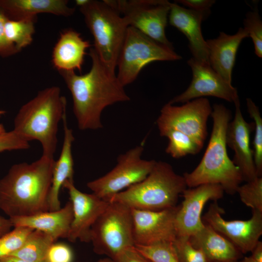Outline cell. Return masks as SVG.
Wrapping results in <instances>:
<instances>
[{
  "label": "cell",
  "instance_id": "obj_1",
  "mask_svg": "<svg viewBox=\"0 0 262 262\" xmlns=\"http://www.w3.org/2000/svg\"><path fill=\"white\" fill-rule=\"evenodd\" d=\"M90 70L83 75L59 71L71 93L73 110L82 131L102 127L101 115L107 106L130 100L115 74L102 64L94 48L90 49Z\"/></svg>",
  "mask_w": 262,
  "mask_h": 262
},
{
  "label": "cell",
  "instance_id": "obj_31",
  "mask_svg": "<svg viewBox=\"0 0 262 262\" xmlns=\"http://www.w3.org/2000/svg\"><path fill=\"white\" fill-rule=\"evenodd\" d=\"M33 230L24 227H14L0 237V258L11 255L19 249Z\"/></svg>",
  "mask_w": 262,
  "mask_h": 262
},
{
  "label": "cell",
  "instance_id": "obj_9",
  "mask_svg": "<svg viewBox=\"0 0 262 262\" xmlns=\"http://www.w3.org/2000/svg\"><path fill=\"white\" fill-rule=\"evenodd\" d=\"M143 145L136 146L119 155L115 167L105 175L89 181L92 193L106 201L113 195L144 180L156 161L142 159Z\"/></svg>",
  "mask_w": 262,
  "mask_h": 262
},
{
  "label": "cell",
  "instance_id": "obj_19",
  "mask_svg": "<svg viewBox=\"0 0 262 262\" xmlns=\"http://www.w3.org/2000/svg\"><path fill=\"white\" fill-rule=\"evenodd\" d=\"M247 37L246 30L240 28L233 35L220 32L216 38L206 41L210 66L229 83H231V74L238 49L242 41Z\"/></svg>",
  "mask_w": 262,
  "mask_h": 262
},
{
  "label": "cell",
  "instance_id": "obj_33",
  "mask_svg": "<svg viewBox=\"0 0 262 262\" xmlns=\"http://www.w3.org/2000/svg\"><path fill=\"white\" fill-rule=\"evenodd\" d=\"M244 29L253 42L255 54L262 57V22L256 6L254 10L246 15L244 20Z\"/></svg>",
  "mask_w": 262,
  "mask_h": 262
},
{
  "label": "cell",
  "instance_id": "obj_14",
  "mask_svg": "<svg viewBox=\"0 0 262 262\" xmlns=\"http://www.w3.org/2000/svg\"><path fill=\"white\" fill-rule=\"evenodd\" d=\"M179 207L159 211L131 208L134 245L173 242L177 237L175 218Z\"/></svg>",
  "mask_w": 262,
  "mask_h": 262
},
{
  "label": "cell",
  "instance_id": "obj_17",
  "mask_svg": "<svg viewBox=\"0 0 262 262\" xmlns=\"http://www.w3.org/2000/svg\"><path fill=\"white\" fill-rule=\"evenodd\" d=\"M233 102L235 115L233 120L229 122L228 126L226 144L234 152L232 161L239 168L243 181L248 182L258 177L253 150L250 147V134L255 129V124L254 122L248 123L244 119L239 98Z\"/></svg>",
  "mask_w": 262,
  "mask_h": 262
},
{
  "label": "cell",
  "instance_id": "obj_42",
  "mask_svg": "<svg viewBox=\"0 0 262 262\" xmlns=\"http://www.w3.org/2000/svg\"><path fill=\"white\" fill-rule=\"evenodd\" d=\"M88 1V0H76L75 3L77 6L80 7L85 4Z\"/></svg>",
  "mask_w": 262,
  "mask_h": 262
},
{
  "label": "cell",
  "instance_id": "obj_37",
  "mask_svg": "<svg viewBox=\"0 0 262 262\" xmlns=\"http://www.w3.org/2000/svg\"><path fill=\"white\" fill-rule=\"evenodd\" d=\"M113 260L115 262H151L140 253L134 246L123 250Z\"/></svg>",
  "mask_w": 262,
  "mask_h": 262
},
{
  "label": "cell",
  "instance_id": "obj_6",
  "mask_svg": "<svg viewBox=\"0 0 262 262\" xmlns=\"http://www.w3.org/2000/svg\"><path fill=\"white\" fill-rule=\"evenodd\" d=\"M94 39V48L104 66L115 74L127 28L126 20L105 1L88 0L79 7Z\"/></svg>",
  "mask_w": 262,
  "mask_h": 262
},
{
  "label": "cell",
  "instance_id": "obj_34",
  "mask_svg": "<svg viewBox=\"0 0 262 262\" xmlns=\"http://www.w3.org/2000/svg\"><path fill=\"white\" fill-rule=\"evenodd\" d=\"M27 141L13 130L0 135V152L14 150H23L30 147Z\"/></svg>",
  "mask_w": 262,
  "mask_h": 262
},
{
  "label": "cell",
  "instance_id": "obj_3",
  "mask_svg": "<svg viewBox=\"0 0 262 262\" xmlns=\"http://www.w3.org/2000/svg\"><path fill=\"white\" fill-rule=\"evenodd\" d=\"M211 115L213 128L204 154L195 169L184 173L183 176L189 188L205 184H219L224 192L233 195L243 179L239 168L227 152L226 132L231 113L223 105L215 104Z\"/></svg>",
  "mask_w": 262,
  "mask_h": 262
},
{
  "label": "cell",
  "instance_id": "obj_29",
  "mask_svg": "<svg viewBox=\"0 0 262 262\" xmlns=\"http://www.w3.org/2000/svg\"><path fill=\"white\" fill-rule=\"evenodd\" d=\"M135 248L151 262H179L173 242L148 246L134 245Z\"/></svg>",
  "mask_w": 262,
  "mask_h": 262
},
{
  "label": "cell",
  "instance_id": "obj_26",
  "mask_svg": "<svg viewBox=\"0 0 262 262\" xmlns=\"http://www.w3.org/2000/svg\"><path fill=\"white\" fill-rule=\"evenodd\" d=\"M160 134L168 138L169 142L165 152L173 158L195 155L203 147L190 136L175 130H167L160 132Z\"/></svg>",
  "mask_w": 262,
  "mask_h": 262
},
{
  "label": "cell",
  "instance_id": "obj_4",
  "mask_svg": "<svg viewBox=\"0 0 262 262\" xmlns=\"http://www.w3.org/2000/svg\"><path fill=\"white\" fill-rule=\"evenodd\" d=\"M66 111V100L60 87H47L21 106L15 117L13 130L28 142L37 140L42 155L54 158L58 124Z\"/></svg>",
  "mask_w": 262,
  "mask_h": 262
},
{
  "label": "cell",
  "instance_id": "obj_20",
  "mask_svg": "<svg viewBox=\"0 0 262 262\" xmlns=\"http://www.w3.org/2000/svg\"><path fill=\"white\" fill-rule=\"evenodd\" d=\"M72 205L69 200L65 206L53 211H46L33 215L10 218L13 228L24 227L48 234L55 240L67 238L73 220Z\"/></svg>",
  "mask_w": 262,
  "mask_h": 262
},
{
  "label": "cell",
  "instance_id": "obj_11",
  "mask_svg": "<svg viewBox=\"0 0 262 262\" xmlns=\"http://www.w3.org/2000/svg\"><path fill=\"white\" fill-rule=\"evenodd\" d=\"M212 112L210 101L205 98L193 99L180 106L168 102L162 107L157 125L160 132L170 129L180 131L203 147Z\"/></svg>",
  "mask_w": 262,
  "mask_h": 262
},
{
  "label": "cell",
  "instance_id": "obj_22",
  "mask_svg": "<svg viewBox=\"0 0 262 262\" xmlns=\"http://www.w3.org/2000/svg\"><path fill=\"white\" fill-rule=\"evenodd\" d=\"M68 3L66 0H0V9L10 19L35 20L37 15L42 13L72 15L75 9Z\"/></svg>",
  "mask_w": 262,
  "mask_h": 262
},
{
  "label": "cell",
  "instance_id": "obj_24",
  "mask_svg": "<svg viewBox=\"0 0 262 262\" xmlns=\"http://www.w3.org/2000/svg\"><path fill=\"white\" fill-rule=\"evenodd\" d=\"M198 232L189 238L191 244L202 250L213 262L239 261L243 254L227 238L204 224Z\"/></svg>",
  "mask_w": 262,
  "mask_h": 262
},
{
  "label": "cell",
  "instance_id": "obj_27",
  "mask_svg": "<svg viewBox=\"0 0 262 262\" xmlns=\"http://www.w3.org/2000/svg\"><path fill=\"white\" fill-rule=\"evenodd\" d=\"M31 19L12 20L8 19L5 25V33L7 41L18 51L31 44L34 33V22Z\"/></svg>",
  "mask_w": 262,
  "mask_h": 262
},
{
  "label": "cell",
  "instance_id": "obj_5",
  "mask_svg": "<svg viewBox=\"0 0 262 262\" xmlns=\"http://www.w3.org/2000/svg\"><path fill=\"white\" fill-rule=\"evenodd\" d=\"M187 187L183 176L177 174L170 164L156 161L144 180L113 195L107 201L133 209L162 210L176 206L180 195Z\"/></svg>",
  "mask_w": 262,
  "mask_h": 262
},
{
  "label": "cell",
  "instance_id": "obj_30",
  "mask_svg": "<svg viewBox=\"0 0 262 262\" xmlns=\"http://www.w3.org/2000/svg\"><path fill=\"white\" fill-rule=\"evenodd\" d=\"M242 202L252 210L262 212V177L240 185L236 191Z\"/></svg>",
  "mask_w": 262,
  "mask_h": 262
},
{
  "label": "cell",
  "instance_id": "obj_13",
  "mask_svg": "<svg viewBox=\"0 0 262 262\" xmlns=\"http://www.w3.org/2000/svg\"><path fill=\"white\" fill-rule=\"evenodd\" d=\"M224 190L219 184H205L186 188L182 193L183 200L179 205L175 218L177 237L189 238L204 226L202 213L210 200L222 198Z\"/></svg>",
  "mask_w": 262,
  "mask_h": 262
},
{
  "label": "cell",
  "instance_id": "obj_47",
  "mask_svg": "<svg viewBox=\"0 0 262 262\" xmlns=\"http://www.w3.org/2000/svg\"><path fill=\"white\" fill-rule=\"evenodd\" d=\"M5 112L3 110H0V116L4 114Z\"/></svg>",
  "mask_w": 262,
  "mask_h": 262
},
{
  "label": "cell",
  "instance_id": "obj_18",
  "mask_svg": "<svg viewBox=\"0 0 262 262\" xmlns=\"http://www.w3.org/2000/svg\"><path fill=\"white\" fill-rule=\"evenodd\" d=\"M168 17L170 24L187 38L192 58L198 61L209 63L207 46L201 29V22L207 16L186 9L174 2L171 3Z\"/></svg>",
  "mask_w": 262,
  "mask_h": 262
},
{
  "label": "cell",
  "instance_id": "obj_36",
  "mask_svg": "<svg viewBox=\"0 0 262 262\" xmlns=\"http://www.w3.org/2000/svg\"><path fill=\"white\" fill-rule=\"evenodd\" d=\"M8 19L4 12L0 9V54L7 56L18 51L7 41L5 33V25Z\"/></svg>",
  "mask_w": 262,
  "mask_h": 262
},
{
  "label": "cell",
  "instance_id": "obj_7",
  "mask_svg": "<svg viewBox=\"0 0 262 262\" xmlns=\"http://www.w3.org/2000/svg\"><path fill=\"white\" fill-rule=\"evenodd\" d=\"M90 242L95 253L112 260L133 246L131 209L119 202H109L91 228Z\"/></svg>",
  "mask_w": 262,
  "mask_h": 262
},
{
  "label": "cell",
  "instance_id": "obj_25",
  "mask_svg": "<svg viewBox=\"0 0 262 262\" xmlns=\"http://www.w3.org/2000/svg\"><path fill=\"white\" fill-rule=\"evenodd\" d=\"M50 235L39 230H33L21 247L11 255L27 262H46L50 246L55 242Z\"/></svg>",
  "mask_w": 262,
  "mask_h": 262
},
{
  "label": "cell",
  "instance_id": "obj_16",
  "mask_svg": "<svg viewBox=\"0 0 262 262\" xmlns=\"http://www.w3.org/2000/svg\"><path fill=\"white\" fill-rule=\"evenodd\" d=\"M63 188L67 190L73 208V217L67 239L71 242L77 240L90 242L91 228L104 211L109 202L93 193L78 190L74 181L66 180Z\"/></svg>",
  "mask_w": 262,
  "mask_h": 262
},
{
  "label": "cell",
  "instance_id": "obj_21",
  "mask_svg": "<svg viewBox=\"0 0 262 262\" xmlns=\"http://www.w3.org/2000/svg\"><path fill=\"white\" fill-rule=\"evenodd\" d=\"M78 32L66 29L61 33L52 54V62L59 71H81L86 50L90 47Z\"/></svg>",
  "mask_w": 262,
  "mask_h": 262
},
{
  "label": "cell",
  "instance_id": "obj_43",
  "mask_svg": "<svg viewBox=\"0 0 262 262\" xmlns=\"http://www.w3.org/2000/svg\"><path fill=\"white\" fill-rule=\"evenodd\" d=\"M238 262H255L250 256L245 257Z\"/></svg>",
  "mask_w": 262,
  "mask_h": 262
},
{
  "label": "cell",
  "instance_id": "obj_2",
  "mask_svg": "<svg viewBox=\"0 0 262 262\" xmlns=\"http://www.w3.org/2000/svg\"><path fill=\"white\" fill-rule=\"evenodd\" d=\"M55 162L42 155L30 164L12 165L0 180V210L9 218L48 211Z\"/></svg>",
  "mask_w": 262,
  "mask_h": 262
},
{
  "label": "cell",
  "instance_id": "obj_38",
  "mask_svg": "<svg viewBox=\"0 0 262 262\" xmlns=\"http://www.w3.org/2000/svg\"><path fill=\"white\" fill-rule=\"evenodd\" d=\"M175 1L176 3L189 7L191 10L203 13L207 16L210 14V8L215 3L213 0H179Z\"/></svg>",
  "mask_w": 262,
  "mask_h": 262
},
{
  "label": "cell",
  "instance_id": "obj_41",
  "mask_svg": "<svg viewBox=\"0 0 262 262\" xmlns=\"http://www.w3.org/2000/svg\"><path fill=\"white\" fill-rule=\"evenodd\" d=\"M0 262H27L24 260L13 255L0 258Z\"/></svg>",
  "mask_w": 262,
  "mask_h": 262
},
{
  "label": "cell",
  "instance_id": "obj_39",
  "mask_svg": "<svg viewBox=\"0 0 262 262\" xmlns=\"http://www.w3.org/2000/svg\"><path fill=\"white\" fill-rule=\"evenodd\" d=\"M13 227L10 218H6L0 215V237L7 233Z\"/></svg>",
  "mask_w": 262,
  "mask_h": 262
},
{
  "label": "cell",
  "instance_id": "obj_40",
  "mask_svg": "<svg viewBox=\"0 0 262 262\" xmlns=\"http://www.w3.org/2000/svg\"><path fill=\"white\" fill-rule=\"evenodd\" d=\"M250 252L255 262H262V242L259 241Z\"/></svg>",
  "mask_w": 262,
  "mask_h": 262
},
{
  "label": "cell",
  "instance_id": "obj_46",
  "mask_svg": "<svg viewBox=\"0 0 262 262\" xmlns=\"http://www.w3.org/2000/svg\"><path fill=\"white\" fill-rule=\"evenodd\" d=\"M238 261H216L213 262H238Z\"/></svg>",
  "mask_w": 262,
  "mask_h": 262
},
{
  "label": "cell",
  "instance_id": "obj_32",
  "mask_svg": "<svg viewBox=\"0 0 262 262\" xmlns=\"http://www.w3.org/2000/svg\"><path fill=\"white\" fill-rule=\"evenodd\" d=\"M173 244L179 262H213L202 250L191 244L189 238L177 237Z\"/></svg>",
  "mask_w": 262,
  "mask_h": 262
},
{
  "label": "cell",
  "instance_id": "obj_23",
  "mask_svg": "<svg viewBox=\"0 0 262 262\" xmlns=\"http://www.w3.org/2000/svg\"><path fill=\"white\" fill-rule=\"evenodd\" d=\"M62 121L64 129V140L60 156L55 161L53 170L48 200L49 211L58 210L61 208L59 199L60 190L66 180H73L74 161L72 146L75 138L72 130L68 126L66 111L64 113Z\"/></svg>",
  "mask_w": 262,
  "mask_h": 262
},
{
  "label": "cell",
  "instance_id": "obj_44",
  "mask_svg": "<svg viewBox=\"0 0 262 262\" xmlns=\"http://www.w3.org/2000/svg\"><path fill=\"white\" fill-rule=\"evenodd\" d=\"M94 262H115L113 260L107 257V258L99 259L98 261Z\"/></svg>",
  "mask_w": 262,
  "mask_h": 262
},
{
  "label": "cell",
  "instance_id": "obj_8",
  "mask_svg": "<svg viewBox=\"0 0 262 262\" xmlns=\"http://www.w3.org/2000/svg\"><path fill=\"white\" fill-rule=\"evenodd\" d=\"M181 59L174 48L163 45L129 26L118 56L116 76L124 87L135 80L141 70L152 62Z\"/></svg>",
  "mask_w": 262,
  "mask_h": 262
},
{
  "label": "cell",
  "instance_id": "obj_10",
  "mask_svg": "<svg viewBox=\"0 0 262 262\" xmlns=\"http://www.w3.org/2000/svg\"><path fill=\"white\" fill-rule=\"evenodd\" d=\"M132 27L154 40L171 48L165 29L171 2L165 0H105Z\"/></svg>",
  "mask_w": 262,
  "mask_h": 262
},
{
  "label": "cell",
  "instance_id": "obj_12",
  "mask_svg": "<svg viewBox=\"0 0 262 262\" xmlns=\"http://www.w3.org/2000/svg\"><path fill=\"white\" fill-rule=\"evenodd\" d=\"M224 213L223 209L214 201L202 220L229 240L243 254L251 252L262 235V212L252 210L250 218L246 220H227L222 217Z\"/></svg>",
  "mask_w": 262,
  "mask_h": 262
},
{
  "label": "cell",
  "instance_id": "obj_35",
  "mask_svg": "<svg viewBox=\"0 0 262 262\" xmlns=\"http://www.w3.org/2000/svg\"><path fill=\"white\" fill-rule=\"evenodd\" d=\"M73 253L71 248L63 243H53L49 247L46 262H72Z\"/></svg>",
  "mask_w": 262,
  "mask_h": 262
},
{
  "label": "cell",
  "instance_id": "obj_45",
  "mask_svg": "<svg viewBox=\"0 0 262 262\" xmlns=\"http://www.w3.org/2000/svg\"><path fill=\"white\" fill-rule=\"evenodd\" d=\"M5 131H6L4 128L2 124H0V135Z\"/></svg>",
  "mask_w": 262,
  "mask_h": 262
},
{
  "label": "cell",
  "instance_id": "obj_15",
  "mask_svg": "<svg viewBox=\"0 0 262 262\" xmlns=\"http://www.w3.org/2000/svg\"><path fill=\"white\" fill-rule=\"evenodd\" d=\"M187 63L192 71L191 82L185 91L169 103H185L205 96L215 97L229 102H234L239 98L237 89L218 74L209 63L198 61L192 57Z\"/></svg>",
  "mask_w": 262,
  "mask_h": 262
},
{
  "label": "cell",
  "instance_id": "obj_28",
  "mask_svg": "<svg viewBox=\"0 0 262 262\" xmlns=\"http://www.w3.org/2000/svg\"><path fill=\"white\" fill-rule=\"evenodd\" d=\"M248 113L255 124L253 158L258 177L262 175V118L258 107L249 98L246 99Z\"/></svg>",
  "mask_w": 262,
  "mask_h": 262
}]
</instances>
